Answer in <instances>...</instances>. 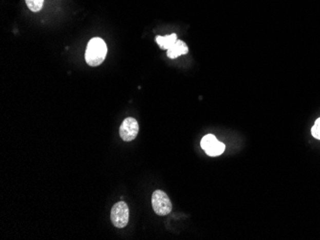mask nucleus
<instances>
[{
  "label": "nucleus",
  "mask_w": 320,
  "mask_h": 240,
  "mask_svg": "<svg viewBox=\"0 0 320 240\" xmlns=\"http://www.w3.org/2000/svg\"><path fill=\"white\" fill-rule=\"evenodd\" d=\"M107 48L106 43L100 37H93L89 41L86 46V64L90 66H98L105 61L107 56Z\"/></svg>",
  "instance_id": "1"
},
{
  "label": "nucleus",
  "mask_w": 320,
  "mask_h": 240,
  "mask_svg": "<svg viewBox=\"0 0 320 240\" xmlns=\"http://www.w3.org/2000/svg\"><path fill=\"white\" fill-rule=\"evenodd\" d=\"M111 222L116 228H124L127 226L129 218V210L124 201L116 203L111 209L110 213Z\"/></svg>",
  "instance_id": "2"
},
{
  "label": "nucleus",
  "mask_w": 320,
  "mask_h": 240,
  "mask_svg": "<svg viewBox=\"0 0 320 240\" xmlns=\"http://www.w3.org/2000/svg\"><path fill=\"white\" fill-rule=\"evenodd\" d=\"M152 204L155 212L158 215H167L172 211V203L170 198L162 191H156L153 193Z\"/></svg>",
  "instance_id": "3"
},
{
  "label": "nucleus",
  "mask_w": 320,
  "mask_h": 240,
  "mask_svg": "<svg viewBox=\"0 0 320 240\" xmlns=\"http://www.w3.org/2000/svg\"><path fill=\"white\" fill-rule=\"evenodd\" d=\"M139 131L138 123L135 118L128 117L122 123L120 127V136L125 142L133 141L136 139Z\"/></svg>",
  "instance_id": "4"
},
{
  "label": "nucleus",
  "mask_w": 320,
  "mask_h": 240,
  "mask_svg": "<svg viewBox=\"0 0 320 240\" xmlns=\"http://www.w3.org/2000/svg\"><path fill=\"white\" fill-rule=\"evenodd\" d=\"M188 53V46L186 45V43L182 41H177V43H175L171 48L167 50V56L170 58H177V57L185 55Z\"/></svg>",
  "instance_id": "5"
},
{
  "label": "nucleus",
  "mask_w": 320,
  "mask_h": 240,
  "mask_svg": "<svg viewBox=\"0 0 320 240\" xmlns=\"http://www.w3.org/2000/svg\"><path fill=\"white\" fill-rule=\"evenodd\" d=\"M156 41H157V44L159 45V47L161 49L168 50L169 48H171L175 43H177L178 36L176 34L165 35V36L157 35L156 37Z\"/></svg>",
  "instance_id": "6"
},
{
  "label": "nucleus",
  "mask_w": 320,
  "mask_h": 240,
  "mask_svg": "<svg viewBox=\"0 0 320 240\" xmlns=\"http://www.w3.org/2000/svg\"><path fill=\"white\" fill-rule=\"evenodd\" d=\"M224 149H225L224 144L221 143V142L217 141L212 147H210L209 149H207L205 152H206L207 155L215 157V156H219L222 154Z\"/></svg>",
  "instance_id": "7"
},
{
  "label": "nucleus",
  "mask_w": 320,
  "mask_h": 240,
  "mask_svg": "<svg viewBox=\"0 0 320 240\" xmlns=\"http://www.w3.org/2000/svg\"><path fill=\"white\" fill-rule=\"evenodd\" d=\"M217 141H218L217 138L213 134H208L201 139L200 146H201V148L204 151H206L207 149H209L210 147H212Z\"/></svg>",
  "instance_id": "8"
},
{
  "label": "nucleus",
  "mask_w": 320,
  "mask_h": 240,
  "mask_svg": "<svg viewBox=\"0 0 320 240\" xmlns=\"http://www.w3.org/2000/svg\"><path fill=\"white\" fill-rule=\"evenodd\" d=\"M27 7L32 12H40L43 9L44 0H25Z\"/></svg>",
  "instance_id": "9"
},
{
  "label": "nucleus",
  "mask_w": 320,
  "mask_h": 240,
  "mask_svg": "<svg viewBox=\"0 0 320 240\" xmlns=\"http://www.w3.org/2000/svg\"><path fill=\"white\" fill-rule=\"evenodd\" d=\"M312 134L314 138L320 140V118L315 121L314 126L312 128Z\"/></svg>",
  "instance_id": "10"
}]
</instances>
